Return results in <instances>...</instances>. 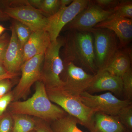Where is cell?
<instances>
[{"label":"cell","instance_id":"cell-9","mask_svg":"<svg viewBox=\"0 0 132 132\" xmlns=\"http://www.w3.org/2000/svg\"><path fill=\"white\" fill-rule=\"evenodd\" d=\"M79 98L88 108L111 116L118 115L121 109L132 104L131 101L120 100L110 92L94 95L85 92L80 95Z\"/></svg>","mask_w":132,"mask_h":132},{"label":"cell","instance_id":"cell-29","mask_svg":"<svg viewBox=\"0 0 132 132\" xmlns=\"http://www.w3.org/2000/svg\"><path fill=\"white\" fill-rule=\"evenodd\" d=\"M35 118L36 120L35 132H54L49 123L39 118Z\"/></svg>","mask_w":132,"mask_h":132},{"label":"cell","instance_id":"cell-24","mask_svg":"<svg viewBox=\"0 0 132 132\" xmlns=\"http://www.w3.org/2000/svg\"><path fill=\"white\" fill-rule=\"evenodd\" d=\"M123 82V93L126 99H132V71L131 68L125 73L121 77Z\"/></svg>","mask_w":132,"mask_h":132},{"label":"cell","instance_id":"cell-3","mask_svg":"<svg viewBox=\"0 0 132 132\" xmlns=\"http://www.w3.org/2000/svg\"><path fill=\"white\" fill-rule=\"evenodd\" d=\"M46 90L50 101L77 119L79 124L86 128L90 132L93 131L96 110L85 105L79 97L70 94L62 87L46 88Z\"/></svg>","mask_w":132,"mask_h":132},{"label":"cell","instance_id":"cell-31","mask_svg":"<svg viewBox=\"0 0 132 132\" xmlns=\"http://www.w3.org/2000/svg\"><path fill=\"white\" fill-rule=\"evenodd\" d=\"M27 1L29 5L38 10L39 9L42 2V0H29Z\"/></svg>","mask_w":132,"mask_h":132},{"label":"cell","instance_id":"cell-2","mask_svg":"<svg viewBox=\"0 0 132 132\" xmlns=\"http://www.w3.org/2000/svg\"><path fill=\"white\" fill-rule=\"evenodd\" d=\"M64 38L63 62H71L91 72L98 70L95 63L93 36L90 31H69Z\"/></svg>","mask_w":132,"mask_h":132},{"label":"cell","instance_id":"cell-36","mask_svg":"<svg viewBox=\"0 0 132 132\" xmlns=\"http://www.w3.org/2000/svg\"><path fill=\"white\" fill-rule=\"evenodd\" d=\"M6 28L0 24V36L2 35L3 33L5 31Z\"/></svg>","mask_w":132,"mask_h":132},{"label":"cell","instance_id":"cell-5","mask_svg":"<svg viewBox=\"0 0 132 132\" xmlns=\"http://www.w3.org/2000/svg\"><path fill=\"white\" fill-rule=\"evenodd\" d=\"M93 36L95 63L98 71L104 69L119 49V40L114 32L105 28L88 30Z\"/></svg>","mask_w":132,"mask_h":132},{"label":"cell","instance_id":"cell-25","mask_svg":"<svg viewBox=\"0 0 132 132\" xmlns=\"http://www.w3.org/2000/svg\"><path fill=\"white\" fill-rule=\"evenodd\" d=\"M13 121L9 112H6L0 117V132H12Z\"/></svg>","mask_w":132,"mask_h":132},{"label":"cell","instance_id":"cell-32","mask_svg":"<svg viewBox=\"0 0 132 132\" xmlns=\"http://www.w3.org/2000/svg\"><path fill=\"white\" fill-rule=\"evenodd\" d=\"M18 75V73H13L8 72L2 75H0V81L6 79H12L16 77Z\"/></svg>","mask_w":132,"mask_h":132},{"label":"cell","instance_id":"cell-28","mask_svg":"<svg viewBox=\"0 0 132 132\" xmlns=\"http://www.w3.org/2000/svg\"><path fill=\"white\" fill-rule=\"evenodd\" d=\"M10 37L7 33L0 36V64H3L6 50L9 43Z\"/></svg>","mask_w":132,"mask_h":132},{"label":"cell","instance_id":"cell-6","mask_svg":"<svg viewBox=\"0 0 132 132\" xmlns=\"http://www.w3.org/2000/svg\"><path fill=\"white\" fill-rule=\"evenodd\" d=\"M13 5L5 7L3 12L10 18L21 22L32 32L46 30L47 18L35 8L29 5L27 1H14Z\"/></svg>","mask_w":132,"mask_h":132},{"label":"cell","instance_id":"cell-33","mask_svg":"<svg viewBox=\"0 0 132 132\" xmlns=\"http://www.w3.org/2000/svg\"><path fill=\"white\" fill-rule=\"evenodd\" d=\"M10 19L8 16L0 8V21H5Z\"/></svg>","mask_w":132,"mask_h":132},{"label":"cell","instance_id":"cell-18","mask_svg":"<svg viewBox=\"0 0 132 132\" xmlns=\"http://www.w3.org/2000/svg\"><path fill=\"white\" fill-rule=\"evenodd\" d=\"M78 124L77 119L67 114L52 122L50 126L54 132H84L78 128Z\"/></svg>","mask_w":132,"mask_h":132},{"label":"cell","instance_id":"cell-12","mask_svg":"<svg viewBox=\"0 0 132 132\" xmlns=\"http://www.w3.org/2000/svg\"><path fill=\"white\" fill-rule=\"evenodd\" d=\"M93 28L107 29L114 32L119 40V49L125 48L131 41L132 19L119 17L113 13Z\"/></svg>","mask_w":132,"mask_h":132},{"label":"cell","instance_id":"cell-4","mask_svg":"<svg viewBox=\"0 0 132 132\" xmlns=\"http://www.w3.org/2000/svg\"><path fill=\"white\" fill-rule=\"evenodd\" d=\"M64 43V38L58 37L51 42L44 54L40 81L46 88L62 87L64 82L60 75L64 69V62L60 56V50Z\"/></svg>","mask_w":132,"mask_h":132},{"label":"cell","instance_id":"cell-1","mask_svg":"<svg viewBox=\"0 0 132 132\" xmlns=\"http://www.w3.org/2000/svg\"><path fill=\"white\" fill-rule=\"evenodd\" d=\"M8 107L11 114L32 116L49 123L67 114L61 108L50 101L46 87L40 80L36 82L35 92L32 97L24 101H13Z\"/></svg>","mask_w":132,"mask_h":132},{"label":"cell","instance_id":"cell-27","mask_svg":"<svg viewBox=\"0 0 132 132\" xmlns=\"http://www.w3.org/2000/svg\"><path fill=\"white\" fill-rule=\"evenodd\" d=\"M120 1L118 0H95L92 1L95 5L105 10H113Z\"/></svg>","mask_w":132,"mask_h":132},{"label":"cell","instance_id":"cell-10","mask_svg":"<svg viewBox=\"0 0 132 132\" xmlns=\"http://www.w3.org/2000/svg\"><path fill=\"white\" fill-rule=\"evenodd\" d=\"M65 79L62 88L70 94L79 97L86 92L94 78L80 67L71 62H64Z\"/></svg>","mask_w":132,"mask_h":132},{"label":"cell","instance_id":"cell-26","mask_svg":"<svg viewBox=\"0 0 132 132\" xmlns=\"http://www.w3.org/2000/svg\"><path fill=\"white\" fill-rule=\"evenodd\" d=\"M13 101V95L11 91L0 98V117L5 113L8 107Z\"/></svg>","mask_w":132,"mask_h":132},{"label":"cell","instance_id":"cell-16","mask_svg":"<svg viewBox=\"0 0 132 132\" xmlns=\"http://www.w3.org/2000/svg\"><path fill=\"white\" fill-rule=\"evenodd\" d=\"M94 125L91 132H128L117 116L97 112L94 116Z\"/></svg>","mask_w":132,"mask_h":132},{"label":"cell","instance_id":"cell-8","mask_svg":"<svg viewBox=\"0 0 132 132\" xmlns=\"http://www.w3.org/2000/svg\"><path fill=\"white\" fill-rule=\"evenodd\" d=\"M89 0H73L70 5L61 7L58 12L47 18L46 31L51 42L57 40L61 31L82 10L89 5Z\"/></svg>","mask_w":132,"mask_h":132},{"label":"cell","instance_id":"cell-17","mask_svg":"<svg viewBox=\"0 0 132 132\" xmlns=\"http://www.w3.org/2000/svg\"><path fill=\"white\" fill-rule=\"evenodd\" d=\"M131 54L129 50L119 49L108 65L103 70L121 77L131 68Z\"/></svg>","mask_w":132,"mask_h":132},{"label":"cell","instance_id":"cell-30","mask_svg":"<svg viewBox=\"0 0 132 132\" xmlns=\"http://www.w3.org/2000/svg\"><path fill=\"white\" fill-rule=\"evenodd\" d=\"M10 79H6L0 81V98L10 92L13 83Z\"/></svg>","mask_w":132,"mask_h":132},{"label":"cell","instance_id":"cell-21","mask_svg":"<svg viewBox=\"0 0 132 132\" xmlns=\"http://www.w3.org/2000/svg\"><path fill=\"white\" fill-rule=\"evenodd\" d=\"M60 8V0H42L39 10L43 15L48 18L55 14Z\"/></svg>","mask_w":132,"mask_h":132},{"label":"cell","instance_id":"cell-7","mask_svg":"<svg viewBox=\"0 0 132 132\" xmlns=\"http://www.w3.org/2000/svg\"><path fill=\"white\" fill-rule=\"evenodd\" d=\"M45 53L38 55L25 61L22 65L21 77L13 91V101L26 98L32 85L40 81L41 70Z\"/></svg>","mask_w":132,"mask_h":132},{"label":"cell","instance_id":"cell-11","mask_svg":"<svg viewBox=\"0 0 132 132\" xmlns=\"http://www.w3.org/2000/svg\"><path fill=\"white\" fill-rule=\"evenodd\" d=\"M113 13V10L103 9L90 1L89 5L64 28L69 31H88Z\"/></svg>","mask_w":132,"mask_h":132},{"label":"cell","instance_id":"cell-13","mask_svg":"<svg viewBox=\"0 0 132 132\" xmlns=\"http://www.w3.org/2000/svg\"><path fill=\"white\" fill-rule=\"evenodd\" d=\"M105 91L116 95L121 94L123 93L122 79L107 71H98L86 92L92 94Z\"/></svg>","mask_w":132,"mask_h":132},{"label":"cell","instance_id":"cell-34","mask_svg":"<svg viewBox=\"0 0 132 132\" xmlns=\"http://www.w3.org/2000/svg\"><path fill=\"white\" fill-rule=\"evenodd\" d=\"M73 1V0H60V7L69 6L72 3Z\"/></svg>","mask_w":132,"mask_h":132},{"label":"cell","instance_id":"cell-19","mask_svg":"<svg viewBox=\"0 0 132 132\" xmlns=\"http://www.w3.org/2000/svg\"><path fill=\"white\" fill-rule=\"evenodd\" d=\"M13 121L12 132H30L35 130L34 117L23 114H12Z\"/></svg>","mask_w":132,"mask_h":132},{"label":"cell","instance_id":"cell-15","mask_svg":"<svg viewBox=\"0 0 132 132\" xmlns=\"http://www.w3.org/2000/svg\"><path fill=\"white\" fill-rule=\"evenodd\" d=\"M51 42L46 30L33 32L23 48V63L38 55L45 53Z\"/></svg>","mask_w":132,"mask_h":132},{"label":"cell","instance_id":"cell-37","mask_svg":"<svg viewBox=\"0 0 132 132\" xmlns=\"http://www.w3.org/2000/svg\"><path fill=\"white\" fill-rule=\"evenodd\" d=\"M30 132H35V130H34V131H32Z\"/></svg>","mask_w":132,"mask_h":132},{"label":"cell","instance_id":"cell-22","mask_svg":"<svg viewBox=\"0 0 132 132\" xmlns=\"http://www.w3.org/2000/svg\"><path fill=\"white\" fill-rule=\"evenodd\" d=\"M113 11L116 16L132 19V1H120Z\"/></svg>","mask_w":132,"mask_h":132},{"label":"cell","instance_id":"cell-14","mask_svg":"<svg viewBox=\"0 0 132 132\" xmlns=\"http://www.w3.org/2000/svg\"><path fill=\"white\" fill-rule=\"evenodd\" d=\"M12 34L5 52L3 65L8 72L17 73L23 64V49L17 39L13 26L11 27Z\"/></svg>","mask_w":132,"mask_h":132},{"label":"cell","instance_id":"cell-20","mask_svg":"<svg viewBox=\"0 0 132 132\" xmlns=\"http://www.w3.org/2000/svg\"><path fill=\"white\" fill-rule=\"evenodd\" d=\"M12 26L14 28L21 47L23 49L24 45L33 32L27 26L15 20L13 22Z\"/></svg>","mask_w":132,"mask_h":132},{"label":"cell","instance_id":"cell-35","mask_svg":"<svg viewBox=\"0 0 132 132\" xmlns=\"http://www.w3.org/2000/svg\"><path fill=\"white\" fill-rule=\"evenodd\" d=\"M7 73L8 72L5 69L3 65L2 64H0V75H3Z\"/></svg>","mask_w":132,"mask_h":132},{"label":"cell","instance_id":"cell-23","mask_svg":"<svg viewBox=\"0 0 132 132\" xmlns=\"http://www.w3.org/2000/svg\"><path fill=\"white\" fill-rule=\"evenodd\" d=\"M119 119L128 131L132 130V105L124 107L117 115Z\"/></svg>","mask_w":132,"mask_h":132}]
</instances>
